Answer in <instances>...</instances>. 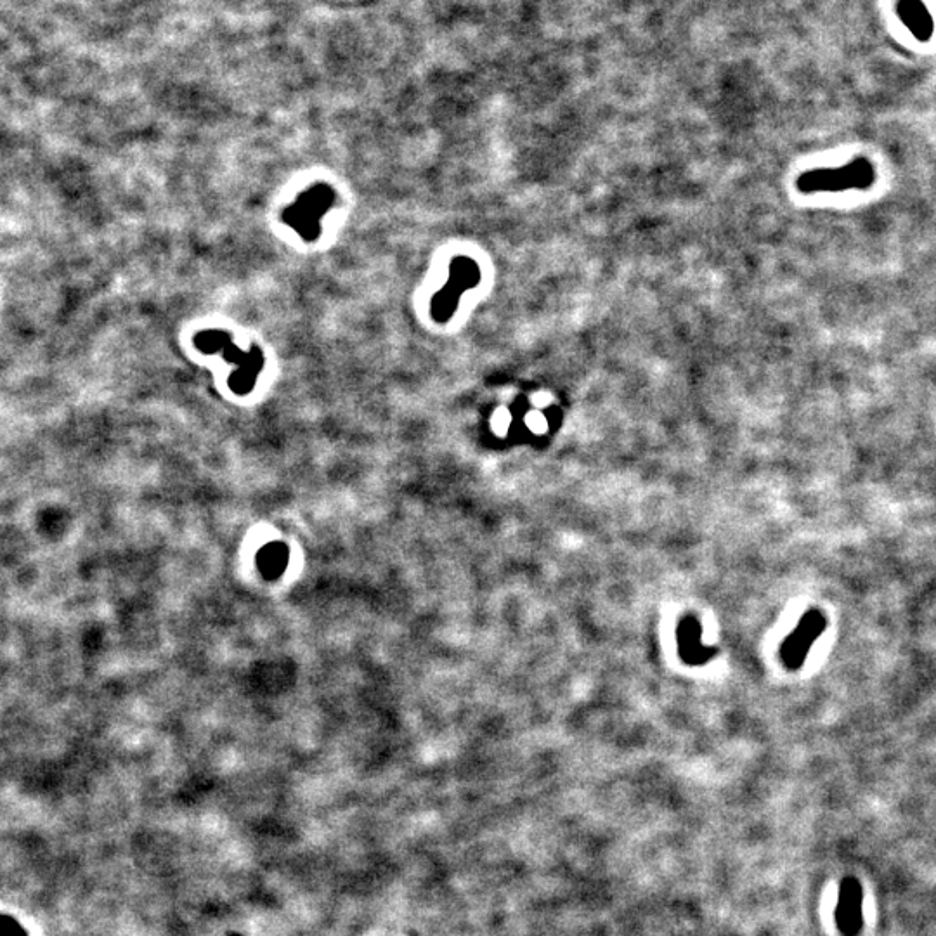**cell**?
Wrapping results in <instances>:
<instances>
[{"label":"cell","mask_w":936,"mask_h":936,"mask_svg":"<svg viewBox=\"0 0 936 936\" xmlns=\"http://www.w3.org/2000/svg\"><path fill=\"white\" fill-rule=\"evenodd\" d=\"M874 182H876L874 163L865 156H857L852 163L836 167V169L806 170L796 179V189L803 195L867 191Z\"/></svg>","instance_id":"6da1fadb"},{"label":"cell","mask_w":936,"mask_h":936,"mask_svg":"<svg viewBox=\"0 0 936 936\" xmlns=\"http://www.w3.org/2000/svg\"><path fill=\"white\" fill-rule=\"evenodd\" d=\"M826 618L820 611L806 612L793 633L784 640L780 649V659L787 670H800L805 664L808 652L812 650L817 638L826 630Z\"/></svg>","instance_id":"7a4b0ae2"},{"label":"cell","mask_w":936,"mask_h":936,"mask_svg":"<svg viewBox=\"0 0 936 936\" xmlns=\"http://www.w3.org/2000/svg\"><path fill=\"white\" fill-rule=\"evenodd\" d=\"M898 16L904 21L912 35L919 40H930L933 35V18L921 0H900Z\"/></svg>","instance_id":"3957f363"}]
</instances>
